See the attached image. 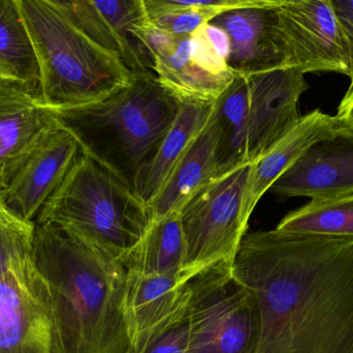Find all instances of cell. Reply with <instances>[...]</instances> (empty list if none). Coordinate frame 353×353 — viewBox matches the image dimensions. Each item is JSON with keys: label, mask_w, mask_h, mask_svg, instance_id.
I'll use <instances>...</instances> for the list:
<instances>
[{"label": "cell", "mask_w": 353, "mask_h": 353, "mask_svg": "<svg viewBox=\"0 0 353 353\" xmlns=\"http://www.w3.org/2000/svg\"><path fill=\"white\" fill-rule=\"evenodd\" d=\"M270 190L312 200L353 194V128L311 146Z\"/></svg>", "instance_id": "9a60e30c"}, {"label": "cell", "mask_w": 353, "mask_h": 353, "mask_svg": "<svg viewBox=\"0 0 353 353\" xmlns=\"http://www.w3.org/2000/svg\"><path fill=\"white\" fill-rule=\"evenodd\" d=\"M34 232L35 222L26 221L10 211L0 188V277L35 267Z\"/></svg>", "instance_id": "cb8c5ba5"}, {"label": "cell", "mask_w": 353, "mask_h": 353, "mask_svg": "<svg viewBox=\"0 0 353 353\" xmlns=\"http://www.w3.org/2000/svg\"><path fill=\"white\" fill-rule=\"evenodd\" d=\"M336 116L353 128V77L350 78V87L338 107Z\"/></svg>", "instance_id": "4316f807"}, {"label": "cell", "mask_w": 353, "mask_h": 353, "mask_svg": "<svg viewBox=\"0 0 353 353\" xmlns=\"http://www.w3.org/2000/svg\"><path fill=\"white\" fill-rule=\"evenodd\" d=\"M80 155L72 135L59 126L52 130L1 189L10 211L26 221L34 222L46 201L60 186Z\"/></svg>", "instance_id": "5bb4252c"}, {"label": "cell", "mask_w": 353, "mask_h": 353, "mask_svg": "<svg viewBox=\"0 0 353 353\" xmlns=\"http://www.w3.org/2000/svg\"><path fill=\"white\" fill-rule=\"evenodd\" d=\"M0 353H52L47 286L37 267L0 277Z\"/></svg>", "instance_id": "7c38bea8"}, {"label": "cell", "mask_w": 353, "mask_h": 353, "mask_svg": "<svg viewBox=\"0 0 353 353\" xmlns=\"http://www.w3.org/2000/svg\"><path fill=\"white\" fill-rule=\"evenodd\" d=\"M274 230L285 236L353 238V194L311 200L288 213Z\"/></svg>", "instance_id": "7402d4cb"}, {"label": "cell", "mask_w": 353, "mask_h": 353, "mask_svg": "<svg viewBox=\"0 0 353 353\" xmlns=\"http://www.w3.org/2000/svg\"><path fill=\"white\" fill-rule=\"evenodd\" d=\"M232 265L218 263L189 280L187 353H256L259 305L254 294L234 277Z\"/></svg>", "instance_id": "8992f818"}, {"label": "cell", "mask_w": 353, "mask_h": 353, "mask_svg": "<svg viewBox=\"0 0 353 353\" xmlns=\"http://www.w3.org/2000/svg\"><path fill=\"white\" fill-rule=\"evenodd\" d=\"M246 77L248 114L242 161L252 164L302 117L299 101L309 85L305 75L292 68H274Z\"/></svg>", "instance_id": "30bf717a"}, {"label": "cell", "mask_w": 353, "mask_h": 353, "mask_svg": "<svg viewBox=\"0 0 353 353\" xmlns=\"http://www.w3.org/2000/svg\"><path fill=\"white\" fill-rule=\"evenodd\" d=\"M331 3L350 48V66H352L350 78H352L353 77V0H331Z\"/></svg>", "instance_id": "484cf974"}, {"label": "cell", "mask_w": 353, "mask_h": 353, "mask_svg": "<svg viewBox=\"0 0 353 353\" xmlns=\"http://www.w3.org/2000/svg\"><path fill=\"white\" fill-rule=\"evenodd\" d=\"M249 166L241 164L218 176L181 209L187 280L218 263H234L248 228L242 201Z\"/></svg>", "instance_id": "52a82bcc"}, {"label": "cell", "mask_w": 353, "mask_h": 353, "mask_svg": "<svg viewBox=\"0 0 353 353\" xmlns=\"http://www.w3.org/2000/svg\"><path fill=\"white\" fill-rule=\"evenodd\" d=\"M0 78H2L1 75H0Z\"/></svg>", "instance_id": "83f0119b"}, {"label": "cell", "mask_w": 353, "mask_h": 353, "mask_svg": "<svg viewBox=\"0 0 353 353\" xmlns=\"http://www.w3.org/2000/svg\"><path fill=\"white\" fill-rule=\"evenodd\" d=\"M183 276H146L126 271L122 313L134 353L147 350L184 321L190 304Z\"/></svg>", "instance_id": "8fae6325"}, {"label": "cell", "mask_w": 353, "mask_h": 353, "mask_svg": "<svg viewBox=\"0 0 353 353\" xmlns=\"http://www.w3.org/2000/svg\"><path fill=\"white\" fill-rule=\"evenodd\" d=\"M256 0H144L149 20L155 28L172 35H190L222 12L252 6Z\"/></svg>", "instance_id": "603a6c76"}, {"label": "cell", "mask_w": 353, "mask_h": 353, "mask_svg": "<svg viewBox=\"0 0 353 353\" xmlns=\"http://www.w3.org/2000/svg\"><path fill=\"white\" fill-rule=\"evenodd\" d=\"M214 104H181L173 126L161 143L137 191V195L147 207L159 196L176 164L207 124L213 112Z\"/></svg>", "instance_id": "d6986e66"}, {"label": "cell", "mask_w": 353, "mask_h": 353, "mask_svg": "<svg viewBox=\"0 0 353 353\" xmlns=\"http://www.w3.org/2000/svg\"><path fill=\"white\" fill-rule=\"evenodd\" d=\"M181 104L154 73H140L101 101L52 111L58 126L78 143L81 153L109 170L137 195Z\"/></svg>", "instance_id": "3957f363"}, {"label": "cell", "mask_w": 353, "mask_h": 353, "mask_svg": "<svg viewBox=\"0 0 353 353\" xmlns=\"http://www.w3.org/2000/svg\"><path fill=\"white\" fill-rule=\"evenodd\" d=\"M185 259L186 245L176 211L149 225L126 271L146 277L183 276Z\"/></svg>", "instance_id": "ffe728a7"}, {"label": "cell", "mask_w": 353, "mask_h": 353, "mask_svg": "<svg viewBox=\"0 0 353 353\" xmlns=\"http://www.w3.org/2000/svg\"><path fill=\"white\" fill-rule=\"evenodd\" d=\"M39 62V95L51 109L101 101L134 79L119 56L77 28L51 0H17Z\"/></svg>", "instance_id": "5b68a950"}, {"label": "cell", "mask_w": 353, "mask_h": 353, "mask_svg": "<svg viewBox=\"0 0 353 353\" xmlns=\"http://www.w3.org/2000/svg\"><path fill=\"white\" fill-rule=\"evenodd\" d=\"M188 343V325L183 323L157 340L146 353H187Z\"/></svg>", "instance_id": "d4e9b609"}, {"label": "cell", "mask_w": 353, "mask_h": 353, "mask_svg": "<svg viewBox=\"0 0 353 353\" xmlns=\"http://www.w3.org/2000/svg\"><path fill=\"white\" fill-rule=\"evenodd\" d=\"M276 0H256L252 6L222 12L211 24L230 39L228 66L236 75H252L286 68L277 32Z\"/></svg>", "instance_id": "2e32d148"}, {"label": "cell", "mask_w": 353, "mask_h": 353, "mask_svg": "<svg viewBox=\"0 0 353 353\" xmlns=\"http://www.w3.org/2000/svg\"><path fill=\"white\" fill-rule=\"evenodd\" d=\"M232 271L259 305L256 353H353V238L252 232Z\"/></svg>", "instance_id": "6da1fadb"}, {"label": "cell", "mask_w": 353, "mask_h": 353, "mask_svg": "<svg viewBox=\"0 0 353 353\" xmlns=\"http://www.w3.org/2000/svg\"><path fill=\"white\" fill-rule=\"evenodd\" d=\"M0 75L39 90L37 54L17 0H0Z\"/></svg>", "instance_id": "44dd1931"}, {"label": "cell", "mask_w": 353, "mask_h": 353, "mask_svg": "<svg viewBox=\"0 0 353 353\" xmlns=\"http://www.w3.org/2000/svg\"><path fill=\"white\" fill-rule=\"evenodd\" d=\"M35 224L55 226L126 269L150 219L138 195L80 151Z\"/></svg>", "instance_id": "277c9868"}, {"label": "cell", "mask_w": 353, "mask_h": 353, "mask_svg": "<svg viewBox=\"0 0 353 353\" xmlns=\"http://www.w3.org/2000/svg\"><path fill=\"white\" fill-rule=\"evenodd\" d=\"M33 258L47 286L52 353H134L122 313L125 267L53 225L35 224Z\"/></svg>", "instance_id": "7a4b0ae2"}, {"label": "cell", "mask_w": 353, "mask_h": 353, "mask_svg": "<svg viewBox=\"0 0 353 353\" xmlns=\"http://www.w3.org/2000/svg\"><path fill=\"white\" fill-rule=\"evenodd\" d=\"M220 151L221 128L214 104L207 124L193 139L159 196L147 207L150 224L180 211L193 195L224 173Z\"/></svg>", "instance_id": "ac0fdd59"}, {"label": "cell", "mask_w": 353, "mask_h": 353, "mask_svg": "<svg viewBox=\"0 0 353 353\" xmlns=\"http://www.w3.org/2000/svg\"><path fill=\"white\" fill-rule=\"evenodd\" d=\"M57 126L39 90L0 78V188L8 186L35 147Z\"/></svg>", "instance_id": "4fadbf2b"}, {"label": "cell", "mask_w": 353, "mask_h": 353, "mask_svg": "<svg viewBox=\"0 0 353 353\" xmlns=\"http://www.w3.org/2000/svg\"><path fill=\"white\" fill-rule=\"evenodd\" d=\"M350 128L337 116L323 113L319 109L302 116L263 157L249 166L242 201L245 219L250 220L261 197L311 146Z\"/></svg>", "instance_id": "e0dca14e"}, {"label": "cell", "mask_w": 353, "mask_h": 353, "mask_svg": "<svg viewBox=\"0 0 353 353\" xmlns=\"http://www.w3.org/2000/svg\"><path fill=\"white\" fill-rule=\"evenodd\" d=\"M286 68L352 76L350 53L331 0H276Z\"/></svg>", "instance_id": "9c48e42d"}, {"label": "cell", "mask_w": 353, "mask_h": 353, "mask_svg": "<svg viewBox=\"0 0 353 353\" xmlns=\"http://www.w3.org/2000/svg\"><path fill=\"white\" fill-rule=\"evenodd\" d=\"M139 35L155 76L181 103L214 104L236 78L201 27L190 35L172 37L150 24Z\"/></svg>", "instance_id": "ba28073f"}]
</instances>
